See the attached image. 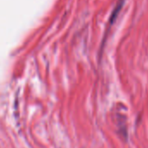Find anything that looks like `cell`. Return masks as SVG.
Segmentation results:
<instances>
[{
    "label": "cell",
    "mask_w": 148,
    "mask_h": 148,
    "mask_svg": "<svg viewBox=\"0 0 148 148\" xmlns=\"http://www.w3.org/2000/svg\"><path fill=\"white\" fill-rule=\"evenodd\" d=\"M124 4H125V0H118V2H117L115 7H114L113 11H112V14H111V16H110L109 21H108V22H109V23H108L109 26H108V28H107V31H109V30H110V27L114 24L116 18H118V15L119 14L120 11L122 10V7H123Z\"/></svg>",
    "instance_id": "cell-1"
}]
</instances>
